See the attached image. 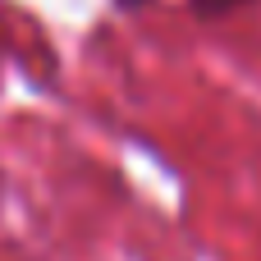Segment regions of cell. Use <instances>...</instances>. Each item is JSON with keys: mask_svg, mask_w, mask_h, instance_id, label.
<instances>
[]
</instances>
